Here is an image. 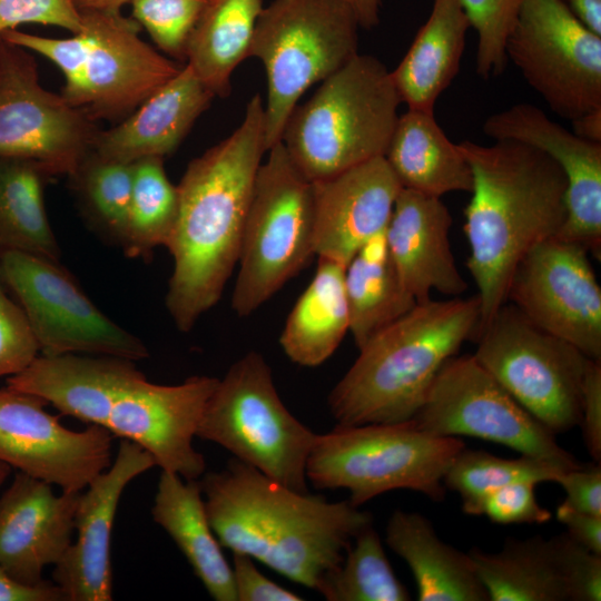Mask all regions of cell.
Returning a JSON list of instances; mask_svg holds the SVG:
<instances>
[{"label": "cell", "instance_id": "1", "mask_svg": "<svg viewBox=\"0 0 601 601\" xmlns=\"http://www.w3.org/2000/svg\"><path fill=\"white\" fill-rule=\"evenodd\" d=\"M265 152L264 102L256 93L240 125L193 159L177 185L178 214L166 246L173 273L165 303L180 332H189L218 303L238 264Z\"/></svg>", "mask_w": 601, "mask_h": 601}, {"label": "cell", "instance_id": "2", "mask_svg": "<svg viewBox=\"0 0 601 601\" xmlns=\"http://www.w3.org/2000/svg\"><path fill=\"white\" fill-rule=\"evenodd\" d=\"M210 526L221 546L318 591L373 516L349 500L292 490L233 457L198 479Z\"/></svg>", "mask_w": 601, "mask_h": 601}, {"label": "cell", "instance_id": "3", "mask_svg": "<svg viewBox=\"0 0 601 601\" xmlns=\"http://www.w3.org/2000/svg\"><path fill=\"white\" fill-rule=\"evenodd\" d=\"M457 145L473 176L463 230L470 248L466 267L480 302L477 332L506 302L523 257L562 228L566 179L550 156L526 144L463 140Z\"/></svg>", "mask_w": 601, "mask_h": 601}, {"label": "cell", "instance_id": "4", "mask_svg": "<svg viewBox=\"0 0 601 601\" xmlns=\"http://www.w3.org/2000/svg\"><path fill=\"white\" fill-rule=\"evenodd\" d=\"M477 296L417 303L370 338L328 395L339 426L411 421L443 365L472 338Z\"/></svg>", "mask_w": 601, "mask_h": 601}, {"label": "cell", "instance_id": "5", "mask_svg": "<svg viewBox=\"0 0 601 601\" xmlns=\"http://www.w3.org/2000/svg\"><path fill=\"white\" fill-rule=\"evenodd\" d=\"M401 104L386 66L357 53L294 108L280 141L305 178L327 179L384 157Z\"/></svg>", "mask_w": 601, "mask_h": 601}, {"label": "cell", "instance_id": "6", "mask_svg": "<svg viewBox=\"0 0 601 601\" xmlns=\"http://www.w3.org/2000/svg\"><path fill=\"white\" fill-rule=\"evenodd\" d=\"M460 437H443L401 423L339 426L317 434L306 477L319 490L345 489L355 506L395 490H411L439 502L443 477L460 451Z\"/></svg>", "mask_w": 601, "mask_h": 601}, {"label": "cell", "instance_id": "7", "mask_svg": "<svg viewBox=\"0 0 601 601\" xmlns=\"http://www.w3.org/2000/svg\"><path fill=\"white\" fill-rule=\"evenodd\" d=\"M357 19L345 0H273L256 22L249 58L264 66L267 150L308 88L358 53Z\"/></svg>", "mask_w": 601, "mask_h": 601}, {"label": "cell", "instance_id": "8", "mask_svg": "<svg viewBox=\"0 0 601 601\" xmlns=\"http://www.w3.org/2000/svg\"><path fill=\"white\" fill-rule=\"evenodd\" d=\"M196 436L292 490L308 492L306 464L317 434L284 405L257 352L245 354L218 381Z\"/></svg>", "mask_w": 601, "mask_h": 601}, {"label": "cell", "instance_id": "9", "mask_svg": "<svg viewBox=\"0 0 601 601\" xmlns=\"http://www.w3.org/2000/svg\"><path fill=\"white\" fill-rule=\"evenodd\" d=\"M262 162L245 224L231 308L249 316L314 254L313 183L276 142Z\"/></svg>", "mask_w": 601, "mask_h": 601}, {"label": "cell", "instance_id": "10", "mask_svg": "<svg viewBox=\"0 0 601 601\" xmlns=\"http://www.w3.org/2000/svg\"><path fill=\"white\" fill-rule=\"evenodd\" d=\"M479 364L554 435L580 424L581 387L591 358L505 302L473 336Z\"/></svg>", "mask_w": 601, "mask_h": 601}, {"label": "cell", "instance_id": "11", "mask_svg": "<svg viewBox=\"0 0 601 601\" xmlns=\"http://www.w3.org/2000/svg\"><path fill=\"white\" fill-rule=\"evenodd\" d=\"M412 421L436 436L494 442L563 471L581 466L473 354L455 355L443 365Z\"/></svg>", "mask_w": 601, "mask_h": 601}, {"label": "cell", "instance_id": "12", "mask_svg": "<svg viewBox=\"0 0 601 601\" xmlns=\"http://www.w3.org/2000/svg\"><path fill=\"white\" fill-rule=\"evenodd\" d=\"M505 55L558 116L572 121L601 108V36L564 0H523Z\"/></svg>", "mask_w": 601, "mask_h": 601}, {"label": "cell", "instance_id": "13", "mask_svg": "<svg viewBox=\"0 0 601 601\" xmlns=\"http://www.w3.org/2000/svg\"><path fill=\"white\" fill-rule=\"evenodd\" d=\"M80 12L77 62L60 95L96 121L120 122L183 66L145 42L135 19L120 12Z\"/></svg>", "mask_w": 601, "mask_h": 601}, {"label": "cell", "instance_id": "14", "mask_svg": "<svg viewBox=\"0 0 601 601\" xmlns=\"http://www.w3.org/2000/svg\"><path fill=\"white\" fill-rule=\"evenodd\" d=\"M0 278L22 307L40 354L107 355L139 361L144 342L107 317L59 262L22 252L0 254Z\"/></svg>", "mask_w": 601, "mask_h": 601}, {"label": "cell", "instance_id": "15", "mask_svg": "<svg viewBox=\"0 0 601 601\" xmlns=\"http://www.w3.org/2000/svg\"><path fill=\"white\" fill-rule=\"evenodd\" d=\"M96 120L45 89L29 50L0 39V157L41 164L70 176L92 151Z\"/></svg>", "mask_w": 601, "mask_h": 601}, {"label": "cell", "instance_id": "16", "mask_svg": "<svg viewBox=\"0 0 601 601\" xmlns=\"http://www.w3.org/2000/svg\"><path fill=\"white\" fill-rule=\"evenodd\" d=\"M528 319L601 361V288L588 249L549 238L515 268L506 295Z\"/></svg>", "mask_w": 601, "mask_h": 601}, {"label": "cell", "instance_id": "17", "mask_svg": "<svg viewBox=\"0 0 601 601\" xmlns=\"http://www.w3.org/2000/svg\"><path fill=\"white\" fill-rule=\"evenodd\" d=\"M47 405L37 395L0 388V462L61 491H83L110 466L114 435L95 424L69 430Z\"/></svg>", "mask_w": 601, "mask_h": 601}, {"label": "cell", "instance_id": "18", "mask_svg": "<svg viewBox=\"0 0 601 601\" xmlns=\"http://www.w3.org/2000/svg\"><path fill=\"white\" fill-rule=\"evenodd\" d=\"M218 381L198 375L177 385H160L140 373L116 397L106 428L138 444L162 471L198 480L206 462L193 440Z\"/></svg>", "mask_w": 601, "mask_h": 601}, {"label": "cell", "instance_id": "19", "mask_svg": "<svg viewBox=\"0 0 601 601\" xmlns=\"http://www.w3.org/2000/svg\"><path fill=\"white\" fill-rule=\"evenodd\" d=\"M483 132L514 140L550 156L566 179V218L556 237L601 255V142L583 139L536 106L521 102L491 115Z\"/></svg>", "mask_w": 601, "mask_h": 601}, {"label": "cell", "instance_id": "20", "mask_svg": "<svg viewBox=\"0 0 601 601\" xmlns=\"http://www.w3.org/2000/svg\"><path fill=\"white\" fill-rule=\"evenodd\" d=\"M155 465L147 451L121 439L110 466L81 492L75 516L76 542L52 572L66 601L112 600L111 533L117 506L125 487Z\"/></svg>", "mask_w": 601, "mask_h": 601}, {"label": "cell", "instance_id": "21", "mask_svg": "<svg viewBox=\"0 0 601 601\" xmlns=\"http://www.w3.org/2000/svg\"><path fill=\"white\" fill-rule=\"evenodd\" d=\"M401 189L383 156L314 181V254L346 267L385 230Z\"/></svg>", "mask_w": 601, "mask_h": 601}, {"label": "cell", "instance_id": "22", "mask_svg": "<svg viewBox=\"0 0 601 601\" xmlns=\"http://www.w3.org/2000/svg\"><path fill=\"white\" fill-rule=\"evenodd\" d=\"M81 492L57 495L51 484L17 472L0 496V565L16 580L38 584L72 543Z\"/></svg>", "mask_w": 601, "mask_h": 601}, {"label": "cell", "instance_id": "23", "mask_svg": "<svg viewBox=\"0 0 601 601\" xmlns=\"http://www.w3.org/2000/svg\"><path fill=\"white\" fill-rule=\"evenodd\" d=\"M452 223L441 198L401 189L384 236L397 275L417 303L431 299L433 290L460 297L467 289L451 250Z\"/></svg>", "mask_w": 601, "mask_h": 601}, {"label": "cell", "instance_id": "24", "mask_svg": "<svg viewBox=\"0 0 601 601\" xmlns=\"http://www.w3.org/2000/svg\"><path fill=\"white\" fill-rule=\"evenodd\" d=\"M141 372L135 361L107 355L39 354L7 385L52 404L61 414L106 427L120 391Z\"/></svg>", "mask_w": 601, "mask_h": 601}, {"label": "cell", "instance_id": "25", "mask_svg": "<svg viewBox=\"0 0 601 601\" xmlns=\"http://www.w3.org/2000/svg\"><path fill=\"white\" fill-rule=\"evenodd\" d=\"M215 96L188 65L115 127L98 134L93 151L135 162L174 152Z\"/></svg>", "mask_w": 601, "mask_h": 601}, {"label": "cell", "instance_id": "26", "mask_svg": "<svg viewBox=\"0 0 601 601\" xmlns=\"http://www.w3.org/2000/svg\"><path fill=\"white\" fill-rule=\"evenodd\" d=\"M470 27L461 0H434L426 22L391 71L407 109L434 114L436 100L459 72Z\"/></svg>", "mask_w": 601, "mask_h": 601}, {"label": "cell", "instance_id": "27", "mask_svg": "<svg viewBox=\"0 0 601 601\" xmlns=\"http://www.w3.org/2000/svg\"><path fill=\"white\" fill-rule=\"evenodd\" d=\"M385 539L408 565L420 601H489L470 554L442 541L426 516L394 511Z\"/></svg>", "mask_w": 601, "mask_h": 601}, {"label": "cell", "instance_id": "28", "mask_svg": "<svg viewBox=\"0 0 601 601\" xmlns=\"http://www.w3.org/2000/svg\"><path fill=\"white\" fill-rule=\"evenodd\" d=\"M151 515L179 548L208 594L216 601H237L233 569L210 526L198 480L161 471Z\"/></svg>", "mask_w": 601, "mask_h": 601}, {"label": "cell", "instance_id": "29", "mask_svg": "<svg viewBox=\"0 0 601 601\" xmlns=\"http://www.w3.org/2000/svg\"><path fill=\"white\" fill-rule=\"evenodd\" d=\"M384 158L402 188L441 198L471 193V167L437 124L434 114L411 110L401 115Z\"/></svg>", "mask_w": 601, "mask_h": 601}, {"label": "cell", "instance_id": "30", "mask_svg": "<svg viewBox=\"0 0 601 601\" xmlns=\"http://www.w3.org/2000/svg\"><path fill=\"white\" fill-rule=\"evenodd\" d=\"M344 273L342 264L318 257L315 275L292 308L279 337L284 353L295 364H323L349 332Z\"/></svg>", "mask_w": 601, "mask_h": 601}, {"label": "cell", "instance_id": "31", "mask_svg": "<svg viewBox=\"0 0 601 601\" xmlns=\"http://www.w3.org/2000/svg\"><path fill=\"white\" fill-rule=\"evenodd\" d=\"M263 0H211L188 40L186 65L215 97L231 92V75L249 58Z\"/></svg>", "mask_w": 601, "mask_h": 601}, {"label": "cell", "instance_id": "32", "mask_svg": "<svg viewBox=\"0 0 601 601\" xmlns=\"http://www.w3.org/2000/svg\"><path fill=\"white\" fill-rule=\"evenodd\" d=\"M489 601H568L554 542L508 539L495 552H469Z\"/></svg>", "mask_w": 601, "mask_h": 601}, {"label": "cell", "instance_id": "33", "mask_svg": "<svg viewBox=\"0 0 601 601\" xmlns=\"http://www.w3.org/2000/svg\"><path fill=\"white\" fill-rule=\"evenodd\" d=\"M384 231L366 243L345 267L349 332L358 349L417 304L397 275Z\"/></svg>", "mask_w": 601, "mask_h": 601}, {"label": "cell", "instance_id": "34", "mask_svg": "<svg viewBox=\"0 0 601 601\" xmlns=\"http://www.w3.org/2000/svg\"><path fill=\"white\" fill-rule=\"evenodd\" d=\"M50 177L35 160L0 157V254L16 250L59 262L43 198Z\"/></svg>", "mask_w": 601, "mask_h": 601}, {"label": "cell", "instance_id": "35", "mask_svg": "<svg viewBox=\"0 0 601 601\" xmlns=\"http://www.w3.org/2000/svg\"><path fill=\"white\" fill-rule=\"evenodd\" d=\"M178 214V189L169 180L164 158L134 162L131 197L120 243L131 258L147 259L156 247L167 246Z\"/></svg>", "mask_w": 601, "mask_h": 601}, {"label": "cell", "instance_id": "36", "mask_svg": "<svg viewBox=\"0 0 601 601\" xmlns=\"http://www.w3.org/2000/svg\"><path fill=\"white\" fill-rule=\"evenodd\" d=\"M328 601H408L373 523L361 530L318 591Z\"/></svg>", "mask_w": 601, "mask_h": 601}, {"label": "cell", "instance_id": "37", "mask_svg": "<svg viewBox=\"0 0 601 601\" xmlns=\"http://www.w3.org/2000/svg\"><path fill=\"white\" fill-rule=\"evenodd\" d=\"M68 177L88 221L104 238L120 245L131 197L134 162L105 158L92 150Z\"/></svg>", "mask_w": 601, "mask_h": 601}, {"label": "cell", "instance_id": "38", "mask_svg": "<svg viewBox=\"0 0 601 601\" xmlns=\"http://www.w3.org/2000/svg\"><path fill=\"white\" fill-rule=\"evenodd\" d=\"M561 472L560 467L534 457L504 459L464 447L445 472L443 485L460 495L465 514L476 515L481 500L489 492L519 481L554 482Z\"/></svg>", "mask_w": 601, "mask_h": 601}, {"label": "cell", "instance_id": "39", "mask_svg": "<svg viewBox=\"0 0 601 601\" xmlns=\"http://www.w3.org/2000/svg\"><path fill=\"white\" fill-rule=\"evenodd\" d=\"M211 0H131L134 19L157 47L186 62L188 40Z\"/></svg>", "mask_w": 601, "mask_h": 601}, {"label": "cell", "instance_id": "40", "mask_svg": "<svg viewBox=\"0 0 601 601\" xmlns=\"http://www.w3.org/2000/svg\"><path fill=\"white\" fill-rule=\"evenodd\" d=\"M523 0H461L477 35L476 72L500 76L508 62L505 42Z\"/></svg>", "mask_w": 601, "mask_h": 601}, {"label": "cell", "instance_id": "41", "mask_svg": "<svg viewBox=\"0 0 601 601\" xmlns=\"http://www.w3.org/2000/svg\"><path fill=\"white\" fill-rule=\"evenodd\" d=\"M39 354L38 342L22 307L8 295L0 278V377L22 372Z\"/></svg>", "mask_w": 601, "mask_h": 601}, {"label": "cell", "instance_id": "42", "mask_svg": "<svg viewBox=\"0 0 601 601\" xmlns=\"http://www.w3.org/2000/svg\"><path fill=\"white\" fill-rule=\"evenodd\" d=\"M552 540L568 601H600L601 555L574 541L566 532Z\"/></svg>", "mask_w": 601, "mask_h": 601}, {"label": "cell", "instance_id": "43", "mask_svg": "<svg viewBox=\"0 0 601 601\" xmlns=\"http://www.w3.org/2000/svg\"><path fill=\"white\" fill-rule=\"evenodd\" d=\"M535 486V482L519 481L495 489L483 496L476 515H485L493 523L502 525L545 523L551 519V513L539 504Z\"/></svg>", "mask_w": 601, "mask_h": 601}, {"label": "cell", "instance_id": "44", "mask_svg": "<svg viewBox=\"0 0 601 601\" xmlns=\"http://www.w3.org/2000/svg\"><path fill=\"white\" fill-rule=\"evenodd\" d=\"M24 23L56 26L73 35L82 29L73 0H0V36Z\"/></svg>", "mask_w": 601, "mask_h": 601}, {"label": "cell", "instance_id": "45", "mask_svg": "<svg viewBox=\"0 0 601 601\" xmlns=\"http://www.w3.org/2000/svg\"><path fill=\"white\" fill-rule=\"evenodd\" d=\"M233 577L237 601H300L297 593L272 581L257 570L254 559L233 553Z\"/></svg>", "mask_w": 601, "mask_h": 601}, {"label": "cell", "instance_id": "46", "mask_svg": "<svg viewBox=\"0 0 601 601\" xmlns=\"http://www.w3.org/2000/svg\"><path fill=\"white\" fill-rule=\"evenodd\" d=\"M585 447L592 459L601 460V361L590 359L581 387V420Z\"/></svg>", "mask_w": 601, "mask_h": 601}, {"label": "cell", "instance_id": "47", "mask_svg": "<svg viewBox=\"0 0 601 601\" xmlns=\"http://www.w3.org/2000/svg\"><path fill=\"white\" fill-rule=\"evenodd\" d=\"M565 492L562 502L566 506L588 514L601 516L600 464L579 466L561 472L555 481Z\"/></svg>", "mask_w": 601, "mask_h": 601}, {"label": "cell", "instance_id": "48", "mask_svg": "<svg viewBox=\"0 0 601 601\" xmlns=\"http://www.w3.org/2000/svg\"><path fill=\"white\" fill-rule=\"evenodd\" d=\"M555 516L578 543L601 555V516L573 510L561 503Z\"/></svg>", "mask_w": 601, "mask_h": 601}, {"label": "cell", "instance_id": "49", "mask_svg": "<svg viewBox=\"0 0 601 601\" xmlns=\"http://www.w3.org/2000/svg\"><path fill=\"white\" fill-rule=\"evenodd\" d=\"M0 601H66V595L53 581L26 584L0 565Z\"/></svg>", "mask_w": 601, "mask_h": 601}, {"label": "cell", "instance_id": "50", "mask_svg": "<svg viewBox=\"0 0 601 601\" xmlns=\"http://www.w3.org/2000/svg\"><path fill=\"white\" fill-rule=\"evenodd\" d=\"M575 18L590 31L601 36V0H564Z\"/></svg>", "mask_w": 601, "mask_h": 601}, {"label": "cell", "instance_id": "51", "mask_svg": "<svg viewBox=\"0 0 601 601\" xmlns=\"http://www.w3.org/2000/svg\"><path fill=\"white\" fill-rule=\"evenodd\" d=\"M571 122L575 135L590 141L601 142V108L584 114Z\"/></svg>", "mask_w": 601, "mask_h": 601}, {"label": "cell", "instance_id": "52", "mask_svg": "<svg viewBox=\"0 0 601 601\" xmlns=\"http://www.w3.org/2000/svg\"><path fill=\"white\" fill-rule=\"evenodd\" d=\"M353 10L359 27L372 29L380 22L381 0H345Z\"/></svg>", "mask_w": 601, "mask_h": 601}, {"label": "cell", "instance_id": "53", "mask_svg": "<svg viewBox=\"0 0 601 601\" xmlns=\"http://www.w3.org/2000/svg\"><path fill=\"white\" fill-rule=\"evenodd\" d=\"M79 11H106V12H120L121 8L131 0H73Z\"/></svg>", "mask_w": 601, "mask_h": 601}, {"label": "cell", "instance_id": "54", "mask_svg": "<svg viewBox=\"0 0 601 601\" xmlns=\"http://www.w3.org/2000/svg\"><path fill=\"white\" fill-rule=\"evenodd\" d=\"M12 467L6 463L0 462V487L11 474Z\"/></svg>", "mask_w": 601, "mask_h": 601}]
</instances>
